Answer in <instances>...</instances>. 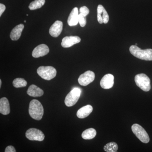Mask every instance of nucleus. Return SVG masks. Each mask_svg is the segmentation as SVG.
Returning a JSON list of instances; mask_svg holds the SVG:
<instances>
[{
  "instance_id": "18",
  "label": "nucleus",
  "mask_w": 152,
  "mask_h": 152,
  "mask_svg": "<svg viewBox=\"0 0 152 152\" xmlns=\"http://www.w3.org/2000/svg\"><path fill=\"white\" fill-rule=\"evenodd\" d=\"M93 108L92 106L87 105L79 109L77 112V115L80 118H86L93 111Z\"/></svg>"
},
{
  "instance_id": "2",
  "label": "nucleus",
  "mask_w": 152,
  "mask_h": 152,
  "mask_svg": "<svg viewBox=\"0 0 152 152\" xmlns=\"http://www.w3.org/2000/svg\"><path fill=\"white\" fill-rule=\"evenodd\" d=\"M130 52L133 56L140 59L145 61H152V49L142 50L137 45L131 46Z\"/></svg>"
},
{
  "instance_id": "11",
  "label": "nucleus",
  "mask_w": 152,
  "mask_h": 152,
  "mask_svg": "<svg viewBox=\"0 0 152 152\" xmlns=\"http://www.w3.org/2000/svg\"><path fill=\"white\" fill-rule=\"evenodd\" d=\"M63 24L61 21L57 20L52 25L49 30V33L52 37H57L61 34L63 30Z\"/></svg>"
},
{
  "instance_id": "10",
  "label": "nucleus",
  "mask_w": 152,
  "mask_h": 152,
  "mask_svg": "<svg viewBox=\"0 0 152 152\" xmlns=\"http://www.w3.org/2000/svg\"><path fill=\"white\" fill-rule=\"evenodd\" d=\"M97 20L100 24L107 23L109 20L108 14L103 6L100 4L97 7Z\"/></svg>"
},
{
  "instance_id": "9",
  "label": "nucleus",
  "mask_w": 152,
  "mask_h": 152,
  "mask_svg": "<svg viewBox=\"0 0 152 152\" xmlns=\"http://www.w3.org/2000/svg\"><path fill=\"white\" fill-rule=\"evenodd\" d=\"M50 51V49L47 45L41 44L36 47L32 52V56L35 58L43 57L48 54Z\"/></svg>"
},
{
  "instance_id": "15",
  "label": "nucleus",
  "mask_w": 152,
  "mask_h": 152,
  "mask_svg": "<svg viewBox=\"0 0 152 152\" xmlns=\"http://www.w3.org/2000/svg\"><path fill=\"white\" fill-rule=\"evenodd\" d=\"M24 28V26L23 24H20L17 26L12 30L11 32L10 37L13 41H17L20 37L22 31Z\"/></svg>"
},
{
  "instance_id": "14",
  "label": "nucleus",
  "mask_w": 152,
  "mask_h": 152,
  "mask_svg": "<svg viewBox=\"0 0 152 152\" xmlns=\"http://www.w3.org/2000/svg\"><path fill=\"white\" fill-rule=\"evenodd\" d=\"M79 14L78 10L77 7L74 8L71 12L69 18L67 23L68 25L70 26H73L77 25L79 23Z\"/></svg>"
},
{
  "instance_id": "19",
  "label": "nucleus",
  "mask_w": 152,
  "mask_h": 152,
  "mask_svg": "<svg viewBox=\"0 0 152 152\" xmlns=\"http://www.w3.org/2000/svg\"><path fill=\"white\" fill-rule=\"evenodd\" d=\"M96 132L95 129L90 128L86 130L82 134V137L84 140H91L96 137Z\"/></svg>"
},
{
  "instance_id": "21",
  "label": "nucleus",
  "mask_w": 152,
  "mask_h": 152,
  "mask_svg": "<svg viewBox=\"0 0 152 152\" xmlns=\"http://www.w3.org/2000/svg\"><path fill=\"white\" fill-rule=\"evenodd\" d=\"M118 145L115 142H111L106 144L104 147V151L107 152H116L118 150Z\"/></svg>"
},
{
  "instance_id": "4",
  "label": "nucleus",
  "mask_w": 152,
  "mask_h": 152,
  "mask_svg": "<svg viewBox=\"0 0 152 152\" xmlns=\"http://www.w3.org/2000/svg\"><path fill=\"white\" fill-rule=\"evenodd\" d=\"M134 80L137 86L142 91L148 92L151 90V80L145 74H140L136 75Z\"/></svg>"
},
{
  "instance_id": "6",
  "label": "nucleus",
  "mask_w": 152,
  "mask_h": 152,
  "mask_svg": "<svg viewBox=\"0 0 152 152\" xmlns=\"http://www.w3.org/2000/svg\"><path fill=\"white\" fill-rule=\"evenodd\" d=\"M133 133L137 137L144 143H148L150 141L148 134L143 128L138 124H134L132 127Z\"/></svg>"
},
{
  "instance_id": "12",
  "label": "nucleus",
  "mask_w": 152,
  "mask_h": 152,
  "mask_svg": "<svg viewBox=\"0 0 152 152\" xmlns=\"http://www.w3.org/2000/svg\"><path fill=\"white\" fill-rule=\"evenodd\" d=\"M81 39L77 36H69L63 38L61 46L64 48H69L80 42Z\"/></svg>"
},
{
  "instance_id": "27",
  "label": "nucleus",
  "mask_w": 152,
  "mask_h": 152,
  "mask_svg": "<svg viewBox=\"0 0 152 152\" xmlns=\"http://www.w3.org/2000/svg\"><path fill=\"white\" fill-rule=\"evenodd\" d=\"M1 84H2L1 80H0V88H1Z\"/></svg>"
},
{
  "instance_id": "8",
  "label": "nucleus",
  "mask_w": 152,
  "mask_h": 152,
  "mask_svg": "<svg viewBox=\"0 0 152 152\" xmlns=\"http://www.w3.org/2000/svg\"><path fill=\"white\" fill-rule=\"evenodd\" d=\"M95 77V75L94 72L91 71H88L82 74L79 77V83L81 86H86L94 81Z\"/></svg>"
},
{
  "instance_id": "25",
  "label": "nucleus",
  "mask_w": 152,
  "mask_h": 152,
  "mask_svg": "<svg viewBox=\"0 0 152 152\" xmlns=\"http://www.w3.org/2000/svg\"><path fill=\"white\" fill-rule=\"evenodd\" d=\"M5 152H16V151L15 149V148L12 146H9L6 148Z\"/></svg>"
},
{
  "instance_id": "20",
  "label": "nucleus",
  "mask_w": 152,
  "mask_h": 152,
  "mask_svg": "<svg viewBox=\"0 0 152 152\" xmlns=\"http://www.w3.org/2000/svg\"><path fill=\"white\" fill-rule=\"evenodd\" d=\"M45 0H35L30 3L29 6V9L31 10L40 9L45 4Z\"/></svg>"
},
{
  "instance_id": "1",
  "label": "nucleus",
  "mask_w": 152,
  "mask_h": 152,
  "mask_svg": "<svg viewBox=\"0 0 152 152\" xmlns=\"http://www.w3.org/2000/svg\"><path fill=\"white\" fill-rule=\"evenodd\" d=\"M28 111L30 116L37 121L42 119L43 116V107L37 100L33 99L30 102Z\"/></svg>"
},
{
  "instance_id": "23",
  "label": "nucleus",
  "mask_w": 152,
  "mask_h": 152,
  "mask_svg": "<svg viewBox=\"0 0 152 152\" xmlns=\"http://www.w3.org/2000/svg\"><path fill=\"white\" fill-rule=\"evenodd\" d=\"M79 23L82 27H84L86 24V17L81 13L79 14Z\"/></svg>"
},
{
  "instance_id": "17",
  "label": "nucleus",
  "mask_w": 152,
  "mask_h": 152,
  "mask_svg": "<svg viewBox=\"0 0 152 152\" xmlns=\"http://www.w3.org/2000/svg\"><path fill=\"white\" fill-rule=\"evenodd\" d=\"M10 113V103L6 97L0 99V113L4 115H7Z\"/></svg>"
},
{
  "instance_id": "24",
  "label": "nucleus",
  "mask_w": 152,
  "mask_h": 152,
  "mask_svg": "<svg viewBox=\"0 0 152 152\" xmlns=\"http://www.w3.org/2000/svg\"><path fill=\"white\" fill-rule=\"evenodd\" d=\"M80 13L82 14L85 17H86L89 13L90 11L86 7L83 6L80 8Z\"/></svg>"
},
{
  "instance_id": "16",
  "label": "nucleus",
  "mask_w": 152,
  "mask_h": 152,
  "mask_svg": "<svg viewBox=\"0 0 152 152\" xmlns=\"http://www.w3.org/2000/svg\"><path fill=\"white\" fill-rule=\"evenodd\" d=\"M27 93L29 96L34 97L42 96L44 94L43 91L34 85L30 86Z\"/></svg>"
},
{
  "instance_id": "29",
  "label": "nucleus",
  "mask_w": 152,
  "mask_h": 152,
  "mask_svg": "<svg viewBox=\"0 0 152 152\" xmlns=\"http://www.w3.org/2000/svg\"><path fill=\"white\" fill-rule=\"evenodd\" d=\"M24 22H25V23H26V20H25V21H24Z\"/></svg>"
},
{
  "instance_id": "26",
  "label": "nucleus",
  "mask_w": 152,
  "mask_h": 152,
  "mask_svg": "<svg viewBox=\"0 0 152 152\" xmlns=\"http://www.w3.org/2000/svg\"><path fill=\"white\" fill-rule=\"evenodd\" d=\"M6 10V7L2 4H0V16L2 15L3 12Z\"/></svg>"
},
{
  "instance_id": "5",
  "label": "nucleus",
  "mask_w": 152,
  "mask_h": 152,
  "mask_svg": "<svg viewBox=\"0 0 152 152\" xmlns=\"http://www.w3.org/2000/svg\"><path fill=\"white\" fill-rule=\"evenodd\" d=\"M81 90L78 88H75L70 92L66 97L65 104L67 107L75 105L80 96Z\"/></svg>"
},
{
  "instance_id": "3",
  "label": "nucleus",
  "mask_w": 152,
  "mask_h": 152,
  "mask_svg": "<svg viewBox=\"0 0 152 152\" xmlns=\"http://www.w3.org/2000/svg\"><path fill=\"white\" fill-rule=\"evenodd\" d=\"M37 72L42 78L47 80H50L56 77L57 71L55 68L51 66H41L38 68Z\"/></svg>"
},
{
  "instance_id": "22",
  "label": "nucleus",
  "mask_w": 152,
  "mask_h": 152,
  "mask_svg": "<svg viewBox=\"0 0 152 152\" xmlns=\"http://www.w3.org/2000/svg\"><path fill=\"white\" fill-rule=\"evenodd\" d=\"M27 85V82L23 78H18L15 79L13 81V85L15 88H23Z\"/></svg>"
},
{
  "instance_id": "13",
  "label": "nucleus",
  "mask_w": 152,
  "mask_h": 152,
  "mask_svg": "<svg viewBox=\"0 0 152 152\" xmlns=\"http://www.w3.org/2000/svg\"><path fill=\"white\" fill-rule=\"evenodd\" d=\"M114 77L110 74H108L103 77L100 81V86L104 89H109L113 86Z\"/></svg>"
},
{
  "instance_id": "7",
  "label": "nucleus",
  "mask_w": 152,
  "mask_h": 152,
  "mask_svg": "<svg viewBox=\"0 0 152 152\" xmlns=\"http://www.w3.org/2000/svg\"><path fill=\"white\" fill-rule=\"evenodd\" d=\"M26 136L30 140L38 141H42L45 138V135L42 131L35 128L28 130L26 132Z\"/></svg>"
},
{
  "instance_id": "28",
  "label": "nucleus",
  "mask_w": 152,
  "mask_h": 152,
  "mask_svg": "<svg viewBox=\"0 0 152 152\" xmlns=\"http://www.w3.org/2000/svg\"><path fill=\"white\" fill-rule=\"evenodd\" d=\"M137 44H135V45H137Z\"/></svg>"
}]
</instances>
